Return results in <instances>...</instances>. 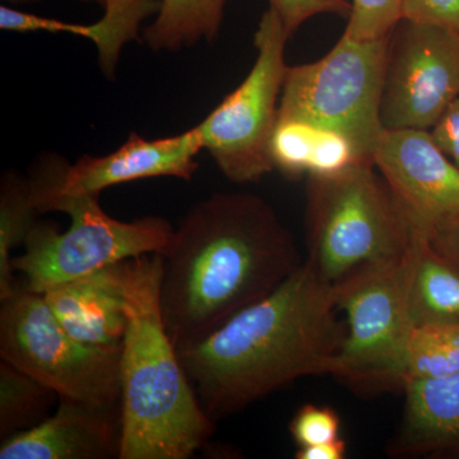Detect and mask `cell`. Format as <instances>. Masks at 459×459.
<instances>
[{"mask_svg":"<svg viewBox=\"0 0 459 459\" xmlns=\"http://www.w3.org/2000/svg\"><path fill=\"white\" fill-rule=\"evenodd\" d=\"M119 406H91L59 398L53 415L2 440L0 459H107L119 457Z\"/></svg>","mask_w":459,"mask_h":459,"instance_id":"cell-13","label":"cell"},{"mask_svg":"<svg viewBox=\"0 0 459 459\" xmlns=\"http://www.w3.org/2000/svg\"><path fill=\"white\" fill-rule=\"evenodd\" d=\"M458 370L459 323L413 327L407 346L404 385Z\"/></svg>","mask_w":459,"mask_h":459,"instance_id":"cell-21","label":"cell"},{"mask_svg":"<svg viewBox=\"0 0 459 459\" xmlns=\"http://www.w3.org/2000/svg\"><path fill=\"white\" fill-rule=\"evenodd\" d=\"M403 392V415L389 453L394 457L459 455V370L412 380Z\"/></svg>","mask_w":459,"mask_h":459,"instance_id":"cell-15","label":"cell"},{"mask_svg":"<svg viewBox=\"0 0 459 459\" xmlns=\"http://www.w3.org/2000/svg\"><path fill=\"white\" fill-rule=\"evenodd\" d=\"M204 150L197 126L170 137L146 140L132 133L114 152L83 156L69 165L59 156L44 157L40 164L54 188L62 195H99L129 181L178 178L189 181L198 169L195 160Z\"/></svg>","mask_w":459,"mask_h":459,"instance_id":"cell-11","label":"cell"},{"mask_svg":"<svg viewBox=\"0 0 459 459\" xmlns=\"http://www.w3.org/2000/svg\"><path fill=\"white\" fill-rule=\"evenodd\" d=\"M427 235L435 252L459 268V211L435 222Z\"/></svg>","mask_w":459,"mask_h":459,"instance_id":"cell-27","label":"cell"},{"mask_svg":"<svg viewBox=\"0 0 459 459\" xmlns=\"http://www.w3.org/2000/svg\"><path fill=\"white\" fill-rule=\"evenodd\" d=\"M160 255V305L177 349L210 336L303 263L276 211L247 193H220L193 207Z\"/></svg>","mask_w":459,"mask_h":459,"instance_id":"cell-1","label":"cell"},{"mask_svg":"<svg viewBox=\"0 0 459 459\" xmlns=\"http://www.w3.org/2000/svg\"><path fill=\"white\" fill-rule=\"evenodd\" d=\"M403 256L374 263L333 285L344 331L329 376L356 388L403 389L413 329Z\"/></svg>","mask_w":459,"mask_h":459,"instance_id":"cell-7","label":"cell"},{"mask_svg":"<svg viewBox=\"0 0 459 459\" xmlns=\"http://www.w3.org/2000/svg\"><path fill=\"white\" fill-rule=\"evenodd\" d=\"M57 397L49 386L8 361L0 362V437L29 430L48 418Z\"/></svg>","mask_w":459,"mask_h":459,"instance_id":"cell-20","label":"cell"},{"mask_svg":"<svg viewBox=\"0 0 459 459\" xmlns=\"http://www.w3.org/2000/svg\"><path fill=\"white\" fill-rule=\"evenodd\" d=\"M402 18L459 31V0H404Z\"/></svg>","mask_w":459,"mask_h":459,"instance_id":"cell-26","label":"cell"},{"mask_svg":"<svg viewBox=\"0 0 459 459\" xmlns=\"http://www.w3.org/2000/svg\"><path fill=\"white\" fill-rule=\"evenodd\" d=\"M119 264L42 292L60 325L80 342L101 349L123 346L126 316Z\"/></svg>","mask_w":459,"mask_h":459,"instance_id":"cell-14","label":"cell"},{"mask_svg":"<svg viewBox=\"0 0 459 459\" xmlns=\"http://www.w3.org/2000/svg\"><path fill=\"white\" fill-rule=\"evenodd\" d=\"M39 216L32 204L29 180L8 172L0 188V301L17 291L12 250L25 243Z\"/></svg>","mask_w":459,"mask_h":459,"instance_id":"cell-19","label":"cell"},{"mask_svg":"<svg viewBox=\"0 0 459 459\" xmlns=\"http://www.w3.org/2000/svg\"><path fill=\"white\" fill-rule=\"evenodd\" d=\"M289 428L298 448L334 442L341 437L340 416L329 406L304 404L295 413Z\"/></svg>","mask_w":459,"mask_h":459,"instance_id":"cell-23","label":"cell"},{"mask_svg":"<svg viewBox=\"0 0 459 459\" xmlns=\"http://www.w3.org/2000/svg\"><path fill=\"white\" fill-rule=\"evenodd\" d=\"M3 2L7 3L8 5H22V4H32V3H39L41 0H3Z\"/></svg>","mask_w":459,"mask_h":459,"instance_id":"cell-30","label":"cell"},{"mask_svg":"<svg viewBox=\"0 0 459 459\" xmlns=\"http://www.w3.org/2000/svg\"><path fill=\"white\" fill-rule=\"evenodd\" d=\"M289 36L272 8L255 33L256 59L246 80L197 124L204 150L232 183H255L274 170L270 146L287 69Z\"/></svg>","mask_w":459,"mask_h":459,"instance_id":"cell-9","label":"cell"},{"mask_svg":"<svg viewBox=\"0 0 459 459\" xmlns=\"http://www.w3.org/2000/svg\"><path fill=\"white\" fill-rule=\"evenodd\" d=\"M27 180L39 214L71 216L65 232L50 223L36 222L23 243L25 253L12 259L13 271L25 277L23 287L36 294L117 263L161 253L174 232L161 217L119 221L102 210L99 195H62L39 164Z\"/></svg>","mask_w":459,"mask_h":459,"instance_id":"cell-4","label":"cell"},{"mask_svg":"<svg viewBox=\"0 0 459 459\" xmlns=\"http://www.w3.org/2000/svg\"><path fill=\"white\" fill-rule=\"evenodd\" d=\"M404 0H351L344 35L355 40L388 38L403 16Z\"/></svg>","mask_w":459,"mask_h":459,"instance_id":"cell-22","label":"cell"},{"mask_svg":"<svg viewBox=\"0 0 459 459\" xmlns=\"http://www.w3.org/2000/svg\"><path fill=\"white\" fill-rule=\"evenodd\" d=\"M347 444L342 437L318 446L298 448L295 458L298 459H343L346 457Z\"/></svg>","mask_w":459,"mask_h":459,"instance_id":"cell-29","label":"cell"},{"mask_svg":"<svg viewBox=\"0 0 459 459\" xmlns=\"http://www.w3.org/2000/svg\"><path fill=\"white\" fill-rule=\"evenodd\" d=\"M307 259L336 285L374 263L404 255L415 229L371 164L307 178Z\"/></svg>","mask_w":459,"mask_h":459,"instance_id":"cell-5","label":"cell"},{"mask_svg":"<svg viewBox=\"0 0 459 459\" xmlns=\"http://www.w3.org/2000/svg\"><path fill=\"white\" fill-rule=\"evenodd\" d=\"M104 9L98 22L90 25V41L98 49L99 65L108 78L114 77L124 47L140 36L142 23L156 16L161 0H82Z\"/></svg>","mask_w":459,"mask_h":459,"instance_id":"cell-18","label":"cell"},{"mask_svg":"<svg viewBox=\"0 0 459 459\" xmlns=\"http://www.w3.org/2000/svg\"><path fill=\"white\" fill-rule=\"evenodd\" d=\"M0 356L57 398L119 406L120 349L89 346L72 337L41 294L20 289L0 301Z\"/></svg>","mask_w":459,"mask_h":459,"instance_id":"cell-8","label":"cell"},{"mask_svg":"<svg viewBox=\"0 0 459 459\" xmlns=\"http://www.w3.org/2000/svg\"><path fill=\"white\" fill-rule=\"evenodd\" d=\"M126 329L120 353L119 459H188L214 433L162 319L160 253L120 262Z\"/></svg>","mask_w":459,"mask_h":459,"instance_id":"cell-3","label":"cell"},{"mask_svg":"<svg viewBox=\"0 0 459 459\" xmlns=\"http://www.w3.org/2000/svg\"><path fill=\"white\" fill-rule=\"evenodd\" d=\"M228 0H161L143 41L155 51H178L219 36Z\"/></svg>","mask_w":459,"mask_h":459,"instance_id":"cell-17","label":"cell"},{"mask_svg":"<svg viewBox=\"0 0 459 459\" xmlns=\"http://www.w3.org/2000/svg\"><path fill=\"white\" fill-rule=\"evenodd\" d=\"M459 98V31L402 18L389 36L380 119L431 131Z\"/></svg>","mask_w":459,"mask_h":459,"instance_id":"cell-10","label":"cell"},{"mask_svg":"<svg viewBox=\"0 0 459 459\" xmlns=\"http://www.w3.org/2000/svg\"><path fill=\"white\" fill-rule=\"evenodd\" d=\"M403 264L413 327L459 323V268L435 252L427 234L415 230Z\"/></svg>","mask_w":459,"mask_h":459,"instance_id":"cell-16","label":"cell"},{"mask_svg":"<svg viewBox=\"0 0 459 459\" xmlns=\"http://www.w3.org/2000/svg\"><path fill=\"white\" fill-rule=\"evenodd\" d=\"M434 140L459 169V98L431 129Z\"/></svg>","mask_w":459,"mask_h":459,"instance_id":"cell-28","label":"cell"},{"mask_svg":"<svg viewBox=\"0 0 459 459\" xmlns=\"http://www.w3.org/2000/svg\"><path fill=\"white\" fill-rule=\"evenodd\" d=\"M374 166L418 231L459 211V169L430 131H385Z\"/></svg>","mask_w":459,"mask_h":459,"instance_id":"cell-12","label":"cell"},{"mask_svg":"<svg viewBox=\"0 0 459 459\" xmlns=\"http://www.w3.org/2000/svg\"><path fill=\"white\" fill-rule=\"evenodd\" d=\"M268 3L279 14L289 39L310 18L333 14L349 20L352 9L350 0H268Z\"/></svg>","mask_w":459,"mask_h":459,"instance_id":"cell-24","label":"cell"},{"mask_svg":"<svg viewBox=\"0 0 459 459\" xmlns=\"http://www.w3.org/2000/svg\"><path fill=\"white\" fill-rule=\"evenodd\" d=\"M0 29L3 31L18 33L27 32H49V33H68V35L78 36V38L90 40V25H80V23L65 22L56 18L42 17L29 12L20 11L12 5L3 4L0 7Z\"/></svg>","mask_w":459,"mask_h":459,"instance_id":"cell-25","label":"cell"},{"mask_svg":"<svg viewBox=\"0 0 459 459\" xmlns=\"http://www.w3.org/2000/svg\"><path fill=\"white\" fill-rule=\"evenodd\" d=\"M388 41L389 36L361 41L343 33L322 59L289 66L277 119L343 135L374 165L385 132L380 102Z\"/></svg>","mask_w":459,"mask_h":459,"instance_id":"cell-6","label":"cell"},{"mask_svg":"<svg viewBox=\"0 0 459 459\" xmlns=\"http://www.w3.org/2000/svg\"><path fill=\"white\" fill-rule=\"evenodd\" d=\"M334 287L305 259L273 292L177 349L202 409L217 420L295 380L329 374L344 327Z\"/></svg>","mask_w":459,"mask_h":459,"instance_id":"cell-2","label":"cell"}]
</instances>
